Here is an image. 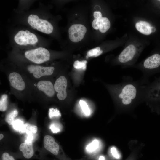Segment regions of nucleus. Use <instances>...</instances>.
<instances>
[{"label":"nucleus","instance_id":"16","mask_svg":"<svg viewBox=\"0 0 160 160\" xmlns=\"http://www.w3.org/2000/svg\"><path fill=\"white\" fill-rule=\"evenodd\" d=\"M12 126L15 130L20 133H23L26 132V124H24L23 121L20 119H17L14 120Z\"/></svg>","mask_w":160,"mask_h":160},{"label":"nucleus","instance_id":"32","mask_svg":"<svg viewBox=\"0 0 160 160\" xmlns=\"http://www.w3.org/2000/svg\"><path fill=\"white\" fill-rule=\"evenodd\" d=\"M76 15H77V14H76Z\"/></svg>","mask_w":160,"mask_h":160},{"label":"nucleus","instance_id":"27","mask_svg":"<svg viewBox=\"0 0 160 160\" xmlns=\"http://www.w3.org/2000/svg\"><path fill=\"white\" fill-rule=\"evenodd\" d=\"M2 160H15L14 158L9 154L5 152L3 153L2 156Z\"/></svg>","mask_w":160,"mask_h":160},{"label":"nucleus","instance_id":"6","mask_svg":"<svg viewBox=\"0 0 160 160\" xmlns=\"http://www.w3.org/2000/svg\"><path fill=\"white\" fill-rule=\"evenodd\" d=\"M25 58L34 64L40 65L49 61L50 54L46 49L39 47L26 51L24 54Z\"/></svg>","mask_w":160,"mask_h":160},{"label":"nucleus","instance_id":"21","mask_svg":"<svg viewBox=\"0 0 160 160\" xmlns=\"http://www.w3.org/2000/svg\"><path fill=\"white\" fill-rule=\"evenodd\" d=\"M49 117L50 119L54 117H59L61 116L60 111L57 108H50L49 111Z\"/></svg>","mask_w":160,"mask_h":160},{"label":"nucleus","instance_id":"14","mask_svg":"<svg viewBox=\"0 0 160 160\" xmlns=\"http://www.w3.org/2000/svg\"><path fill=\"white\" fill-rule=\"evenodd\" d=\"M151 25L145 21H140L136 23L135 27L137 30L141 33L149 35L151 33Z\"/></svg>","mask_w":160,"mask_h":160},{"label":"nucleus","instance_id":"11","mask_svg":"<svg viewBox=\"0 0 160 160\" xmlns=\"http://www.w3.org/2000/svg\"><path fill=\"white\" fill-rule=\"evenodd\" d=\"M136 52V49L135 46L132 44L129 45L120 54L118 60L120 63H128L132 61L135 58Z\"/></svg>","mask_w":160,"mask_h":160},{"label":"nucleus","instance_id":"8","mask_svg":"<svg viewBox=\"0 0 160 160\" xmlns=\"http://www.w3.org/2000/svg\"><path fill=\"white\" fill-rule=\"evenodd\" d=\"M14 39L17 44L21 45H34L38 41L36 35L27 30L19 31L15 35Z\"/></svg>","mask_w":160,"mask_h":160},{"label":"nucleus","instance_id":"19","mask_svg":"<svg viewBox=\"0 0 160 160\" xmlns=\"http://www.w3.org/2000/svg\"><path fill=\"white\" fill-rule=\"evenodd\" d=\"M8 96L6 94H2L0 100V110L4 111L7 110L8 108Z\"/></svg>","mask_w":160,"mask_h":160},{"label":"nucleus","instance_id":"5","mask_svg":"<svg viewBox=\"0 0 160 160\" xmlns=\"http://www.w3.org/2000/svg\"><path fill=\"white\" fill-rule=\"evenodd\" d=\"M144 100H147L156 109L160 108V76L147 84Z\"/></svg>","mask_w":160,"mask_h":160},{"label":"nucleus","instance_id":"2","mask_svg":"<svg viewBox=\"0 0 160 160\" xmlns=\"http://www.w3.org/2000/svg\"><path fill=\"white\" fill-rule=\"evenodd\" d=\"M27 79L30 87L31 98L47 100L54 97L55 92L54 84L49 79L36 81Z\"/></svg>","mask_w":160,"mask_h":160},{"label":"nucleus","instance_id":"30","mask_svg":"<svg viewBox=\"0 0 160 160\" xmlns=\"http://www.w3.org/2000/svg\"><path fill=\"white\" fill-rule=\"evenodd\" d=\"M105 158L103 156H100L98 159V160H105Z\"/></svg>","mask_w":160,"mask_h":160},{"label":"nucleus","instance_id":"9","mask_svg":"<svg viewBox=\"0 0 160 160\" xmlns=\"http://www.w3.org/2000/svg\"><path fill=\"white\" fill-rule=\"evenodd\" d=\"M54 85L58 99L60 100H65L67 96L68 81L66 78L63 75L60 76L56 80Z\"/></svg>","mask_w":160,"mask_h":160},{"label":"nucleus","instance_id":"13","mask_svg":"<svg viewBox=\"0 0 160 160\" xmlns=\"http://www.w3.org/2000/svg\"><path fill=\"white\" fill-rule=\"evenodd\" d=\"M20 150L22 152L23 156L27 159L31 158L33 155L34 150L32 142L25 141L19 147Z\"/></svg>","mask_w":160,"mask_h":160},{"label":"nucleus","instance_id":"7","mask_svg":"<svg viewBox=\"0 0 160 160\" xmlns=\"http://www.w3.org/2000/svg\"><path fill=\"white\" fill-rule=\"evenodd\" d=\"M27 21L32 28L41 32L49 34L53 31V27L52 24L46 20L40 19L37 15H30Z\"/></svg>","mask_w":160,"mask_h":160},{"label":"nucleus","instance_id":"1","mask_svg":"<svg viewBox=\"0 0 160 160\" xmlns=\"http://www.w3.org/2000/svg\"><path fill=\"white\" fill-rule=\"evenodd\" d=\"M8 79L10 92L20 98H31L28 81L26 77L19 70H12L4 72Z\"/></svg>","mask_w":160,"mask_h":160},{"label":"nucleus","instance_id":"28","mask_svg":"<svg viewBox=\"0 0 160 160\" xmlns=\"http://www.w3.org/2000/svg\"><path fill=\"white\" fill-rule=\"evenodd\" d=\"M111 151L112 156L114 157L116 159H119V155L115 148L114 147L111 148Z\"/></svg>","mask_w":160,"mask_h":160},{"label":"nucleus","instance_id":"26","mask_svg":"<svg viewBox=\"0 0 160 160\" xmlns=\"http://www.w3.org/2000/svg\"><path fill=\"white\" fill-rule=\"evenodd\" d=\"M60 126L58 124L53 123L51 124L50 128L53 133H57L60 131Z\"/></svg>","mask_w":160,"mask_h":160},{"label":"nucleus","instance_id":"10","mask_svg":"<svg viewBox=\"0 0 160 160\" xmlns=\"http://www.w3.org/2000/svg\"><path fill=\"white\" fill-rule=\"evenodd\" d=\"M87 31V29L84 25L76 24L70 27L68 30L69 38L74 42L81 41L84 38Z\"/></svg>","mask_w":160,"mask_h":160},{"label":"nucleus","instance_id":"22","mask_svg":"<svg viewBox=\"0 0 160 160\" xmlns=\"http://www.w3.org/2000/svg\"><path fill=\"white\" fill-rule=\"evenodd\" d=\"M87 62L86 60H83L81 61L76 60L74 62L73 66L76 69L82 68L83 70H84L86 68Z\"/></svg>","mask_w":160,"mask_h":160},{"label":"nucleus","instance_id":"15","mask_svg":"<svg viewBox=\"0 0 160 160\" xmlns=\"http://www.w3.org/2000/svg\"><path fill=\"white\" fill-rule=\"evenodd\" d=\"M110 22L107 17H102L100 20V27L99 30L102 33L106 32L110 27Z\"/></svg>","mask_w":160,"mask_h":160},{"label":"nucleus","instance_id":"18","mask_svg":"<svg viewBox=\"0 0 160 160\" xmlns=\"http://www.w3.org/2000/svg\"><path fill=\"white\" fill-rule=\"evenodd\" d=\"M18 112L16 109H14L9 113L6 115L5 118V121L10 125H12L14 121V119L18 115Z\"/></svg>","mask_w":160,"mask_h":160},{"label":"nucleus","instance_id":"17","mask_svg":"<svg viewBox=\"0 0 160 160\" xmlns=\"http://www.w3.org/2000/svg\"><path fill=\"white\" fill-rule=\"evenodd\" d=\"M95 19L92 23V25L95 29L98 30L100 27V20L102 17L101 12L100 11H95L93 13Z\"/></svg>","mask_w":160,"mask_h":160},{"label":"nucleus","instance_id":"12","mask_svg":"<svg viewBox=\"0 0 160 160\" xmlns=\"http://www.w3.org/2000/svg\"><path fill=\"white\" fill-rule=\"evenodd\" d=\"M44 145L45 148L55 155H57L59 153V146L52 136L46 135L44 138Z\"/></svg>","mask_w":160,"mask_h":160},{"label":"nucleus","instance_id":"20","mask_svg":"<svg viewBox=\"0 0 160 160\" xmlns=\"http://www.w3.org/2000/svg\"><path fill=\"white\" fill-rule=\"evenodd\" d=\"M99 144V142L98 140H94L87 145L86 148L87 151L89 153L94 152L98 148Z\"/></svg>","mask_w":160,"mask_h":160},{"label":"nucleus","instance_id":"4","mask_svg":"<svg viewBox=\"0 0 160 160\" xmlns=\"http://www.w3.org/2000/svg\"><path fill=\"white\" fill-rule=\"evenodd\" d=\"M140 68L143 76L142 78L148 80V78L160 73V52H156L146 58Z\"/></svg>","mask_w":160,"mask_h":160},{"label":"nucleus","instance_id":"31","mask_svg":"<svg viewBox=\"0 0 160 160\" xmlns=\"http://www.w3.org/2000/svg\"><path fill=\"white\" fill-rule=\"evenodd\" d=\"M4 137V135L3 134H0V140H1Z\"/></svg>","mask_w":160,"mask_h":160},{"label":"nucleus","instance_id":"29","mask_svg":"<svg viewBox=\"0 0 160 160\" xmlns=\"http://www.w3.org/2000/svg\"><path fill=\"white\" fill-rule=\"evenodd\" d=\"M151 30L152 33H153L156 31V28L154 26H152L151 27Z\"/></svg>","mask_w":160,"mask_h":160},{"label":"nucleus","instance_id":"23","mask_svg":"<svg viewBox=\"0 0 160 160\" xmlns=\"http://www.w3.org/2000/svg\"><path fill=\"white\" fill-rule=\"evenodd\" d=\"M79 103L84 113L87 116L89 115L90 113V110L86 102L81 100L79 101Z\"/></svg>","mask_w":160,"mask_h":160},{"label":"nucleus","instance_id":"24","mask_svg":"<svg viewBox=\"0 0 160 160\" xmlns=\"http://www.w3.org/2000/svg\"><path fill=\"white\" fill-rule=\"evenodd\" d=\"M26 130L25 133L27 134H34L37 131V127L35 125H31L28 123L25 124Z\"/></svg>","mask_w":160,"mask_h":160},{"label":"nucleus","instance_id":"3","mask_svg":"<svg viewBox=\"0 0 160 160\" xmlns=\"http://www.w3.org/2000/svg\"><path fill=\"white\" fill-rule=\"evenodd\" d=\"M29 80L36 81L49 79L54 72L52 66H45L35 64L26 65L19 69Z\"/></svg>","mask_w":160,"mask_h":160},{"label":"nucleus","instance_id":"25","mask_svg":"<svg viewBox=\"0 0 160 160\" xmlns=\"http://www.w3.org/2000/svg\"><path fill=\"white\" fill-rule=\"evenodd\" d=\"M100 50V47H97L88 51L87 53V57L94 56L97 55Z\"/></svg>","mask_w":160,"mask_h":160}]
</instances>
